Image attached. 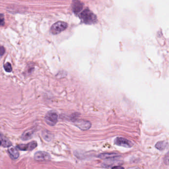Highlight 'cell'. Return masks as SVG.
Here are the masks:
<instances>
[{
	"instance_id": "3957f363",
	"label": "cell",
	"mask_w": 169,
	"mask_h": 169,
	"mask_svg": "<svg viewBox=\"0 0 169 169\" xmlns=\"http://www.w3.org/2000/svg\"><path fill=\"white\" fill-rule=\"evenodd\" d=\"M67 24L65 22L59 21L54 23L51 28V32L54 35L58 34L66 29Z\"/></svg>"
},
{
	"instance_id": "d6986e66",
	"label": "cell",
	"mask_w": 169,
	"mask_h": 169,
	"mask_svg": "<svg viewBox=\"0 0 169 169\" xmlns=\"http://www.w3.org/2000/svg\"><path fill=\"white\" fill-rule=\"evenodd\" d=\"M5 53V49L4 47L2 46L1 47V49H0V53H1V56L2 57V55H4V53Z\"/></svg>"
},
{
	"instance_id": "8992f818",
	"label": "cell",
	"mask_w": 169,
	"mask_h": 169,
	"mask_svg": "<svg viewBox=\"0 0 169 169\" xmlns=\"http://www.w3.org/2000/svg\"><path fill=\"white\" fill-rule=\"evenodd\" d=\"M76 127L82 131H87L91 127V124L90 122L84 120H77L74 122Z\"/></svg>"
},
{
	"instance_id": "30bf717a",
	"label": "cell",
	"mask_w": 169,
	"mask_h": 169,
	"mask_svg": "<svg viewBox=\"0 0 169 169\" xmlns=\"http://www.w3.org/2000/svg\"><path fill=\"white\" fill-rule=\"evenodd\" d=\"M34 131H35L33 129L27 130L22 134L21 139L24 141L31 139L34 133Z\"/></svg>"
},
{
	"instance_id": "9c48e42d",
	"label": "cell",
	"mask_w": 169,
	"mask_h": 169,
	"mask_svg": "<svg viewBox=\"0 0 169 169\" xmlns=\"http://www.w3.org/2000/svg\"><path fill=\"white\" fill-rule=\"evenodd\" d=\"M7 151H8V154L10 155L12 159L16 160L19 157V152L16 148L14 147H11L9 148Z\"/></svg>"
},
{
	"instance_id": "ffe728a7",
	"label": "cell",
	"mask_w": 169,
	"mask_h": 169,
	"mask_svg": "<svg viewBox=\"0 0 169 169\" xmlns=\"http://www.w3.org/2000/svg\"><path fill=\"white\" fill-rule=\"evenodd\" d=\"M112 168H113V169H124V168L121 166H115V167H112Z\"/></svg>"
},
{
	"instance_id": "ba28073f",
	"label": "cell",
	"mask_w": 169,
	"mask_h": 169,
	"mask_svg": "<svg viewBox=\"0 0 169 169\" xmlns=\"http://www.w3.org/2000/svg\"><path fill=\"white\" fill-rule=\"evenodd\" d=\"M72 6V11L76 15H77L82 10L83 4L79 0H73Z\"/></svg>"
},
{
	"instance_id": "7c38bea8",
	"label": "cell",
	"mask_w": 169,
	"mask_h": 169,
	"mask_svg": "<svg viewBox=\"0 0 169 169\" xmlns=\"http://www.w3.org/2000/svg\"><path fill=\"white\" fill-rule=\"evenodd\" d=\"M1 145L3 147H11L12 144L8 138L3 136L2 134L1 135Z\"/></svg>"
},
{
	"instance_id": "277c9868",
	"label": "cell",
	"mask_w": 169,
	"mask_h": 169,
	"mask_svg": "<svg viewBox=\"0 0 169 169\" xmlns=\"http://www.w3.org/2000/svg\"><path fill=\"white\" fill-rule=\"evenodd\" d=\"M34 158L36 161L39 162L49 161L51 159L50 155L44 151H38L35 153Z\"/></svg>"
},
{
	"instance_id": "52a82bcc",
	"label": "cell",
	"mask_w": 169,
	"mask_h": 169,
	"mask_svg": "<svg viewBox=\"0 0 169 169\" xmlns=\"http://www.w3.org/2000/svg\"><path fill=\"white\" fill-rule=\"evenodd\" d=\"M37 143L35 141L30 142L27 144H19L17 146V148L22 151H31L37 147Z\"/></svg>"
},
{
	"instance_id": "8fae6325",
	"label": "cell",
	"mask_w": 169,
	"mask_h": 169,
	"mask_svg": "<svg viewBox=\"0 0 169 169\" xmlns=\"http://www.w3.org/2000/svg\"><path fill=\"white\" fill-rule=\"evenodd\" d=\"M119 157V155L115 153H102L99 155L98 157L102 159H109L115 158Z\"/></svg>"
},
{
	"instance_id": "5bb4252c",
	"label": "cell",
	"mask_w": 169,
	"mask_h": 169,
	"mask_svg": "<svg viewBox=\"0 0 169 169\" xmlns=\"http://www.w3.org/2000/svg\"><path fill=\"white\" fill-rule=\"evenodd\" d=\"M42 136L43 137L44 139L46 140V141H48V142L51 141L53 138L52 134H51V133H50L49 132H47V131L43 132V133H42Z\"/></svg>"
},
{
	"instance_id": "2e32d148",
	"label": "cell",
	"mask_w": 169,
	"mask_h": 169,
	"mask_svg": "<svg viewBox=\"0 0 169 169\" xmlns=\"http://www.w3.org/2000/svg\"><path fill=\"white\" fill-rule=\"evenodd\" d=\"M164 162L167 165H169V152L165 156L164 159Z\"/></svg>"
},
{
	"instance_id": "9a60e30c",
	"label": "cell",
	"mask_w": 169,
	"mask_h": 169,
	"mask_svg": "<svg viewBox=\"0 0 169 169\" xmlns=\"http://www.w3.org/2000/svg\"><path fill=\"white\" fill-rule=\"evenodd\" d=\"M4 68L5 71L7 72H12V67L11 64L9 62H7L4 65Z\"/></svg>"
},
{
	"instance_id": "e0dca14e",
	"label": "cell",
	"mask_w": 169,
	"mask_h": 169,
	"mask_svg": "<svg viewBox=\"0 0 169 169\" xmlns=\"http://www.w3.org/2000/svg\"><path fill=\"white\" fill-rule=\"evenodd\" d=\"M79 113H74V114H72V118H71V120L72 121H73V122L76 121L77 120V118H78V116H79Z\"/></svg>"
},
{
	"instance_id": "5b68a950",
	"label": "cell",
	"mask_w": 169,
	"mask_h": 169,
	"mask_svg": "<svg viewBox=\"0 0 169 169\" xmlns=\"http://www.w3.org/2000/svg\"><path fill=\"white\" fill-rule=\"evenodd\" d=\"M115 144L120 147L126 148H131L133 145V143L127 139L123 137H117L114 140Z\"/></svg>"
},
{
	"instance_id": "6da1fadb",
	"label": "cell",
	"mask_w": 169,
	"mask_h": 169,
	"mask_svg": "<svg viewBox=\"0 0 169 169\" xmlns=\"http://www.w3.org/2000/svg\"><path fill=\"white\" fill-rule=\"evenodd\" d=\"M81 21L85 24H94L97 22V17L91 11L87 8L79 15Z\"/></svg>"
},
{
	"instance_id": "ac0fdd59",
	"label": "cell",
	"mask_w": 169,
	"mask_h": 169,
	"mask_svg": "<svg viewBox=\"0 0 169 169\" xmlns=\"http://www.w3.org/2000/svg\"><path fill=\"white\" fill-rule=\"evenodd\" d=\"M1 26H3L5 24V19H4V16L2 14L1 15Z\"/></svg>"
},
{
	"instance_id": "4fadbf2b",
	"label": "cell",
	"mask_w": 169,
	"mask_h": 169,
	"mask_svg": "<svg viewBox=\"0 0 169 169\" xmlns=\"http://www.w3.org/2000/svg\"><path fill=\"white\" fill-rule=\"evenodd\" d=\"M168 143L165 142H159L155 145V148L159 150H164L168 147Z\"/></svg>"
},
{
	"instance_id": "7a4b0ae2",
	"label": "cell",
	"mask_w": 169,
	"mask_h": 169,
	"mask_svg": "<svg viewBox=\"0 0 169 169\" xmlns=\"http://www.w3.org/2000/svg\"><path fill=\"white\" fill-rule=\"evenodd\" d=\"M58 115L55 111H50L45 116V121L50 126H54L58 122Z\"/></svg>"
}]
</instances>
